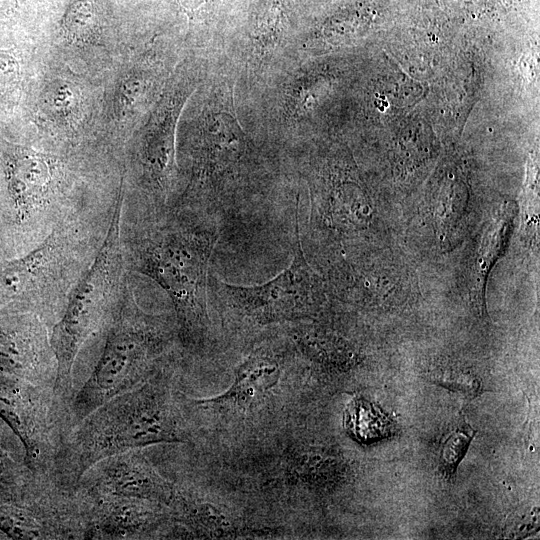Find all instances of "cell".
Instances as JSON below:
<instances>
[{"instance_id":"15","label":"cell","mask_w":540,"mask_h":540,"mask_svg":"<svg viewBox=\"0 0 540 540\" xmlns=\"http://www.w3.org/2000/svg\"><path fill=\"white\" fill-rule=\"evenodd\" d=\"M173 528L170 538L236 539L263 534L251 528L235 512L196 491L177 483L168 506Z\"/></svg>"},{"instance_id":"7","label":"cell","mask_w":540,"mask_h":540,"mask_svg":"<svg viewBox=\"0 0 540 540\" xmlns=\"http://www.w3.org/2000/svg\"><path fill=\"white\" fill-rule=\"evenodd\" d=\"M0 160L12 218L18 227L44 239L59 224L84 213L64 201L62 163L31 147L4 142Z\"/></svg>"},{"instance_id":"10","label":"cell","mask_w":540,"mask_h":540,"mask_svg":"<svg viewBox=\"0 0 540 540\" xmlns=\"http://www.w3.org/2000/svg\"><path fill=\"white\" fill-rule=\"evenodd\" d=\"M176 487L177 482L160 471L144 447L96 462L82 474L73 488L90 497L138 498L168 507Z\"/></svg>"},{"instance_id":"13","label":"cell","mask_w":540,"mask_h":540,"mask_svg":"<svg viewBox=\"0 0 540 540\" xmlns=\"http://www.w3.org/2000/svg\"><path fill=\"white\" fill-rule=\"evenodd\" d=\"M246 150V134L233 111L232 100L213 104L195 151L191 191L182 195L174 208H184L198 190L218 183L243 159Z\"/></svg>"},{"instance_id":"22","label":"cell","mask_w":540,"mask_h":540,"mask_svg":"<svg viewBox=\"0 0 540 540\" xmlns=\"http://www.w3.org/2000/svg\"><path fill=\"white\" fill-rule=\"evenodd\" d=\"M445 2L451 9L474 17L494 12L504 7L508 0H445Z\"/></svg>"},{"instance_id":"4","label":"cell","mask_w":540,"mask_h":540,"mask_svg":"<svg viewBox=\"0 0 540 540\" xmlns=\"http://www.w3.org/2000/svg\"><path fill=\"white\" fill-rule=\"evenodd\" d=\"M124 200L122 175L102 241L51 327V344L58 365L54 390L67 407L75 392L73 370L79 353L89 340L103 334L129 284L121 239Z\"/></svg>"},{"instance_id":"1","label":"cell","mask_w":540,"mask_h":540,"mask_svg":"<svg viewBox=\"0 0 540 540\" xmlns=\"http://www.w3.org/2000/svg\"><path fill=\"white\" fill-rule=\"evenodd\" d=\"M217 237L184 210L148 214L134 224L121 220L127 271L150 278L168 295L179 344L192 355L205 353L212 339L207 282Z\"/></svg>"},{"instance_id":"8","label":"cell","mask_w":540,"mask_h":540,"mask_svg":"<svg viewBox=\"0 0 540 540\" xmlns=\"http://www.w3.org/2000/svg\"><path fill=\"white\" fill-rule=\"evenodd\" d=\"M0 416L23 445L33 473L52 477L67 432V407L54 389L0 373Z\"/></svg>"},{"instance_id":"19","label":"cell","mask_w":540,"mask_h":540,"mask_svg":"<svg viewBox=\"0 0 540 540\" xmlns=\"http://www.w3.org/2000/svg\"><path fill=\"white\" fill-rule=\"evenodd\" d=\"M476 431L464 415L454 419L441 435L437 446L440 474L448 480L454 478L457 467L465 456Z\"/></svg>"},{"instance_id":"18","label":"cell","mask_w":540,"mask_h":540,"mask_svg":"<svg viewBox=\"0 0 540 540\" xmlns=\"http://www.w3.org/2000/svg\"><path fill=\"white\" fill-rule=\"evenodd\" d=\"M286 20V0H257L251 15L250 37L263 52L274 48Z\"/></svg>"},{"instance_id":"16","label":"cell","mask_w":540,"mask_h":540,"mask_svg":"<svg viewBox=\"0 0 540 540\" xmlns=\"http://www.w3.org/2000/svg\"><path fill=\"white\" fill-rule=\"evenodd\" d=\"M343 422L350 437L363 444L389 436L394 426L381 407L362 395L354 396L347 404Z\"/></svg>"},{"instance_id":"5","label":"cell","mask_w":540,"mask_h":540,"mask_svg":"<svg viewBox=\"0 0 540 540\" xmlns=\"http://www.w3.org/2000/svg\"><path fill=\"white\" fill-rule=\"evenodd\" d=\"M87 221L71 218L26 254L0 263V308L24 303L52 327L99 247Z\"/></svg>"},{"instance_id":"23","label":"cell","mask_w":540,"mask_h":540,"mask_svg":"<svg viewBox=\"0 0 540 540\" xmlns=\"http://www.w3.org/2000/svg\"><path fill=\"white\" fill-rule=\"evenodd\" d=\"M17 8V0H0V21L11 18Z\"/></svg>"},{"instance_id":"12","label":"cell","mask_w":540,"mask_h":540,"mask_svg":"<svg viewBox=\"0 0 540 540\" xmlns=\"http://www.w3.org/2000/svg\"><path fill=\"white\" fill-rule=\"evenodd\" d=\"M75 490L85 508L86 539L170 537L173 523L169 508L163 504L128 497H90Z\"/></svg>"},{"instance_id":"17","label":"cell","mask_w":540,"mask_h":540,"mask_svg":"<svg viewBox=\"0 0 540 540\" xmlns=\"http://www.w3.org/2000/svg\"><path fill=\"white\" fill-rule=\"evenodd\" d=\"M512 219L513 212L507 208H503L494 215L483 233L473 267V278L475 279V285L477 287V301L480 310L486 276L494 260L501 252Z\"/></svg>"},{"instance_id":"6","label":"cell","mask_w":540,"mask_h":540,"mask_svg":"<svg viewBox=\"0 0 540 540\" xmlns=\"http://www.w3.org/2000/svg\"><path fill=\"white\" fill-rule=\"evenodd\" d=\"M294 255L288 268L257 286H239L208 275V302L233 323L245 327L291 324L313 318L324 302L321 282L311 269L298 234L295 212Z\"/></svg>"},{"instance_id":"21","label":"cell","mask_w":540,"mask_h":540,"mask_svg":"<svg viewBox=\"0 0 540 540\" xmlns=\"http://www.w3.org/2000/svg\"><path fill=\"white\" fill-rule=\"evenodd\" d=\"M96 18L87 0H74L67 7L62 20V30L73 41H85L95 30Z\"/></svg>"},{"instance_id":"20","label":"cell","mask_w":540,"mask_h":540,"mask_svg":"<svg viewBox=\"0 0 540 540\" xmlns=\"http://www.w3.org/2000/svg\"><path fill=\"white\" fill-rule=\"evenodd\" d=\"M430 382L446 389L474 398L483 391L481 379L470 369L443 365L429 370L425 376Z\"/></svg>"},{"instance_id":"24","label":"cell","mask_w":540,"mask_h":540,"mask_svg":"<svg viewBox=\"0 0 540 540\" xmlns=\"http://www.w3.org/2000/svg\"><path fill=\"white\" fill-rule=\"evenodd\" d=\"M71 101V94L68 91L60 92V90L56 93L54 98V103L58 107H65L70 104Z\"/></svg>"},{"instance_id":"3","label":"cell","mask_w":540,"mask_h":540,"mask_svg":"<svg viewBox=\"0 0 540 540\" xmlns=\"http://www.w3.org/2000/svg\"><path fill=\"white\" fill-rule=\"evenodd\" d=\"M101 336L103 346L93 371L69 403L67 432L109 399L172 365L176 347L181 348L174 318L143 311L129 284Z\"/></svg>"},{"instance_id":"14","label":"cell","mask_w":540,"mask_h":540,"mask_svg":"<svg viewBox=\"0 0 540 540\" xmlns=\"http://www.w3.org/2000/svg\"><path fill=\"white\" fill-rule=\"evenodd\" d=\"M283 364L282 351L269 344L260 345L237 365L231 384L221 394L197 399L179 395L181 403L184 407L246 412L278 385Z\"/></svg>"},{"instance_id":"11","label":"cell","mask_w":540,"mask_h":540,"mask_svg":"<svg viewBox=\"0 0 540 540\" xmlns=\"http://www.w3.org/2000/svg\"><path fill=\"white\" fill-rule=\"evenodd\" d=\"M50 331L28 308L0 316V373L54 389L58 365Z\"/></svg>"},{"instance_id":"2","label":"cell","mask_w":540,"mask_h":540,"mask_svg":"<svg viewBox=\"0 0 540 540\" xmlns=\"http://www.w3.org/2000/svg\"><path fill=\"white\" fill-rule=\"evenodd\" d=\"M173 366L119 394L85 416L64 435L52 478L73 489L96 462L127 450L185 444L192 430L174 386Z\"/></svg>"},{"instance_id":"9","label":"cell","mask_w":540,"mask_h":540,"mask_svg":"<svg viewBox=\"0 0 540 540\" xmlns=\"http://www.w3.org/2000/svg\"><path fill=\"white\" fill-rule=\"evenodd\" d=\"M250 466L262 487L295 494L329 490L344 479L346 471V464L338 454L296 439L257 456Z\"/></svg>"}]
</instances>
